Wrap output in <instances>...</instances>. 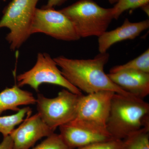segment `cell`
<instances>
[{
	"label": "cell",
	"mask_w": 149,
	"mask_h": 149,
	"mask_svg": "<svg viewBox=\"0 0 149 149\" xmlns=\"http://www.w3.org/2000/svg\"><path fill=\"white\" fill-rule=\"evenodd\" d=\"M109 54L100 53L93 59H74L59 56L54 58L62 74L68 82L87 94L109 91L126 96H134L116 85L104 71Z\"/></svg>",
	"instance_id": "6da1fadb"
},
{
	"label": "cell",
	"mask_w": 149,
	"mask_h": 149,
	"mask_svg": "<svg viewBox=\"0 0 149 149\" xmlns=\"http://www.w3.org/2000/svg\"><path fill=\"white\" fill-rule=\"evenodd\" d=\"M144 128H149V104L135 96L115 93L106 123L113 138L123 140Z\"/></svg>",
	"instance_id": "7a4b0ae2"
},
{
	"label": "cell",
	"mask_w": 149,
	"mask_h": 149,
	"mask_svg": "<svg viewBox=\"0 0 149 149\" xmlns=\"http://www.w3.org/2000/svg\"><path fill=\"white\" fill-rule=\"evenodd\" d=\"M59 10L72 22L80 38L100 37L113 19L112 8H104L93 0H79Z\"/></svg>",
	"instance_id": "3957f363"
},
{
	"label": "cell",
	"mask_w": 149,
	"mask_h": 149,
	"mask_svg": "<svg viewBox=\"0 0 149 149\" xmlns=\"http://www.w3.org/2000/svg\"><path fill=\"white\" fill-rule=\"evenodd\" d=\"M40 0H12L3 11L0 28L10 32L6 40L11 49H18L31 36L30 29L37 5Z\"/></svg>",
	"instance_id": "277c9868"
},
{
	"label": "cell",
	"mask_w": 149,
	"mask_h": 149,
	"mask_svg": "<svg viewBox=\"0 0 149 149\" xmlns=\"http://www.w3.org/2000/svg\"><path fill=\"white\" fill-rule=\"evenodd\" d=\"M81 95L65 89L54 98H48L38 94L36 103L37 113L46 124L55 130L57 127L75 119Z\"/></svg>",
	"instance_id": "5b68a950"
},
{
	"label": "cell",
	"mask_w": 149,
	"mask_h": 149,
	"mask_svg": "<svg viewBox=\"0 0 149 149\" xmlns=\"http://www.w3.org/2000/svg\"><path fill=\"white\" fill-rule=\"evenodd\" d=\"M19 87L29 85L36 92L43 84H49L63 87L71 93L82 95L81 91L65 79L59 70L54 59L46 53H39L37 61L31 69L17 77Z\"/></svg>",
	"instance_id": "8992f818"
},
{
	"label": "cell",
	"mask_w": 149,
	"mask_h": 149,
	"mask_svg": "<svg viewBox=\"0 0 149 149\" xmlns=\"http://www.w3.org/2000/svg\"><path fill=\"white\" fill-rule=\"evenodd\" d=\"M35 33H43L65 41L80 39L70 19L54 8L36 9L30 29L31 35Z\"/></svg>",
	"instance_id": "52a82bcc"
},
{
	"label": "cell",
	"mask_w": 149,
	"mask_h": 149,
	"mask_svg": "<svg viewBox=\"0 0 149 149\" xmlns=\"http://www.w3.org/2000/svg\"><path fill=\"white\" fill-rule=\"evenodd\" d=\"M59 128L60 135L72 149L113 139L106 127L80 119H74Z\"/></svg>",
	"instance_id": "ba28073f"
},
{
	"label": "cell",
	"mask_w": 149,
	"mask_h": 149,
	"mask_svg": "<svg viewBox=\"0 0 149 149\" xmlns=\"http://www.w3.org/2000/svg\"><path fill=\"white\" fill-rule=\"evenodd\" d=\"M115 94L111 91H103L85 96L82 95L79 100L75 119L106 128L111 100Z\"/></svg>",
	"instance_id": "9c48e42d"
},
{
	"label": "cell",
	"mask_w": 149,
	"mask_h": 149,
	"mask_svg": "<svg viewBox=\"0 0 149 149\" xmlns=\"http://www.w3.org/2000/svg\"><path fill=\"white\" fill-rule=\"evenodd\" d=\"M21 123L10 135L13 141V149H29L39 140L54 133L38 113L28 116Z\"/></svg>",
	"instance_id": "30bf717a"
},
{
	"label": "cell",
	"mask_w": 149,
	"mask_h": 149,
	"mask_svg": "<svg viewBox=\"0 0 149 149\" xmlns=\"http://www.w3.org/2000/svg\"><path fill=\"white\" fill-rule=\"evenodd\" d=\"M148 19L139 22H132L125 19L120 27L110 31H106L98 37V50L100 53L107 51L116 43L126 40H132L148 29Z\"/></svg>",
	"instance_id": "8fae6325"
},
{
	"label": "cell",
	"mask_w": 149,
	"mask_h": 149,
	"mask_svg": "<svg viewBox=\"0 0 149 149\" xmlns=\"http://www.w3.org/2000/svg\"><path fill=\"white\" fill-rule=\"evenodd\" d=\"M116 85L131 95L143 99L149 94V73L123 70L107 74Z\"/></svg>",
	"instance_id": "7c38bea8"
},
{
	"label": "cell",
	"mask_w": 149,
	"mask_h": 149,
	"mask_svg": "<svg viewBox=\"0 0 149 149\" xmlns=\"http://www.w3.org/2000/svg\"><path fill=\"white\" fill-rule=\"evenodd\" d=\"M36 99L32 93L22 90L17 85L7 88L0 93V115L6 111L17 112L19 107L36 104Z\"/></svg>",
	"instance_id": "4fadbf2b"
},
{
	"label": "cell",
	"mask_w": 149,
	"mask_h": 149,
	"mask_svg": "<svg viewBox=\"0 0 149 149\" xmlns=\"http://www.w3.org/2000/svg\"><path fill=\"white\" fill-rule=\"evenodd\" d=\"M32 109L29 107L20 109L15 114L0 116V133L3 137L9 136L16 125L21 123L24 118L32 113Z\"/></svg>",
	"instance_id": "5bb4252c"
},
{
	"label": "cell",
	"mask_w": 149,
	"mask_h": 149,
	"mask_svg": "<svg viewBox=\"0 0 149 149\" xmlns=\"http://www.w3.org/2000/svg\"><path fill=\"white\" fill-rule=\"evenodd\" d=\"M123 70H136L149 73V49L138 57L127 63L112 68L109 73H114Z\"/></svg>",
	"instance_id": "9a60e30c"
},
{
	"label": "cell",
	"mask_w": 149,
	"mask_h": 149,
	"mask_svg": "<svg viewBox=\"0 0 149 149\" xmlns=\"http://www.w3.org/2000/svg\"><path fill=\"white\" fill-rule=\"evenodd\" d=\"M123 141L124 149H149V128L140 129Z\"/></svg>",
	"instance_id": "2e32d148"
},
{
	"label": "cell",
	"mask_w": 149,
	"mask_h": 149,
	"mask_svg": "<svg viewBox=\"0 0 149 149\" xmlns=\"http://www.w3.org/2000/svg\"><path fill=\"white\" fill-rule=\"evenodd\" d=\"M149 4V0H118L112 8L113 19H117L123 12L142 8Z\"/></svg>",
	"instance_id": "e0dca14e"
},
{
	"label": "cell",
	"mask_w": 149,
	"mask_h": 149,
	"mask_svg": "<svg viewBox=\"0 0 149 149\" xmlns=\"http://www.w3.org/2000/svg\"><path fill=\"white\" fill-rule=\"evenodd\" d=\"M33 149H72L65 143L60 134L54 133Z\"/></svg>",
	"instance_id": "ac0fdd59"
},
{
	"label": "cell",
	"mask_w": 149,
	"mask_h": 149,
	"mask_svg": "<svg viewBox=\"0 0 149 149\" xmlns=\"http://www.w3.org/2000/svg\"><path fill=\"white\" fill-rule=\"evenodd\" d=\"M77 149H124L123 140L113 139Z\"/></svg>",
	"instance_id": "d6986e66"
},
{
	"label": "cell",
	"mask_w": 149,
	"mask_h": 149,
	"mask_svg": "<svg viewBox=\"0 0 149 149\" xmlns=\"http://www.w3.org/2000/svg\"><path fill=\"white\" fill-rule=\"evenodd\" d=\"M13 141L10 136L3 137L2 141L0 143V149H13Z\"/></svg>",
	"instance_id": "ffe728a7"
},
{
	"label": "cell",
	"mask_w": 149,
	"mask_h": 149,
	"mask_svg": "<svg viewBox=\"0 0 149 149\" xmlns=\"http://www.w3.org/2000/svg\"><path fill=\"white\" fill-rule=\"evenodd\" d=\"M67 0H48L47 4L43 7L44 8H54L56 6L61 5Z\"/></svg>",
	"instance_id": "44dd1931"
},
{
	"label": "cell",
	"mask_w": 149,
	"mask_h": 149,
	"mask_svg": "<svg viewBox=\"0 0 149 149\" xmlns=\"http://www.w3.org/2000/svg\"><path fill=\"white\" fill-rule=\"evenodd\" d=\"M146 13L149 15V5L148 4L146 5L143 6L141 8Z\"/></svg>",
	"instance_id": "7402d4cb"
},
{
	"label": "cell",
	"mask_w": 149,
	"mask_h": 149,
	"mask_svg": "<svg viewBox=\"0 0 149 149\" xmlns=\"http://www.w3.org/2000/svg\"><path fill=\"white\" fill-rule=\"evenodd\" d=\"M108 1L111 4H113L116 3L118 0H108Z\"/></svg>",
	"instance_id": "603a6c76"
},
{
	"label": "cell",
	"mask_w": 149,
	"mask_h": 149,
	"mask_svg": "<svg viewBox=\"0 0 149 149\" xmlns=\"http://www.w3.org/2000/svg\"><path fill=\"white\" fill-rule=\"evenodd\" d=\"M3 1H6V0H3Z\"/></svg>",
	"instance_id": "cb8c5ba5"
}]
</instances>
